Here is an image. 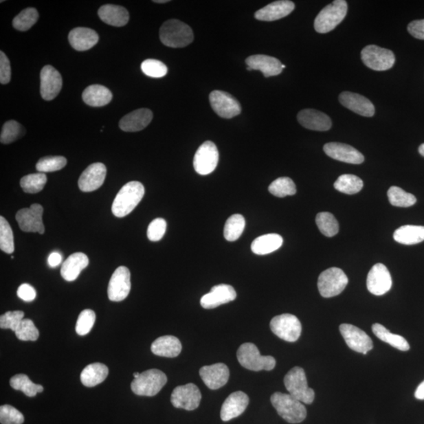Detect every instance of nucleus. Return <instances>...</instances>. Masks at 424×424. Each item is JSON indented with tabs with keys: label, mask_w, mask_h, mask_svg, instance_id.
Segmentation results:
<instances>
[{
	"label": "nucleus",
	"mask_w": 424,
	"mask_h": 424,
	"mask_svg": "<svg viewBox=\"0 0 424 424\" xmlns=\"http://www.w3.org/2000/svg\"><path fill=\"white\" fill-rule=\"evenodd\" d=\"M271 331L287 342L293 343L298 340L302 333V326L298 317L290 313L274 317L271 324Z\"/></svg>",
	"instance_id": "9"
},
{
	"label": "nucleus",
	"mask_w": 424,
	"mask_h": 424,
	"mask_svg": "<svg viewBox=\"0 0 424 424\" xmlns=\"http://www.w3.org/2000/svg\"><path fill=\"white\" fill-rule=\"evenodd\" d=\"M282 69H285V65H282Z\"/></svg>",
	"instance_id": "64"
},
{
	"label": "nucleus",
	"mask_w": 424,
	"mask_h": 424,
	"mask_svg": "<svg viewBox=\"0 0 424 424\" xmlns=\"http://www.w3.org/2000/svg\"><path fill=\"white\" fill-rule=\"evenodd\" d=\"M218 148L214 142L207 141L198 148L194 158V167L197 174L208 175L216 170L219 164Z\"/></svg>",
	"instance_id": "11"
},
{
	"label": "nucleus",
	"mask_w": 424,
	"mask_h": 424,
	"mask_svg": "<svg viewBox=\"0 0 424 424\" xmlns=\"http://www.w3.org/2000/svg\"><path fill=\"white\" fill-rule=\"evenodd\" d=\"M25 134V129L19 122L15 120H10L3 126L0 142L3 144H10L20 139Z\"/></svg>",
	"instance_id": "46"
},
{
	"label": "nucleus",
	"mask_w": 424,
	"mask_h": 424,
	"mask_svg": "<svg viewBox=\"0 0 424 424\" xmlns=\"http://www.w3.org/2000/svg\"><path fill=\"white\" fill-rule=\"evenodd\" d=\"M297 119L299 123L306 129L326 131L332 128V120L328 115L316 109L302 110L297 115Z\"/></svg>",
	"instance_id": "25"
},
{
	"label": "nucleus",
	"mask_w": 424,
	"mask_h": 424,
	"mask_svg": "<svg viewBox=\"0 0 424 424\" xmlns=\"http://www.w3.org/2000/svg\"><path fill=\"white\" fill-rule=\"evenodd\" d=\"M131 287V273L129 268L118 267L109 280V299L113 302L124 300L130 293Z\"/></svg>",
	"instance_id": "16"
},
{
	"label": "nucleus",
	"mask_w": 424,
	"mask_h": 424,
	"mask_svg": "<svg viewBox=\"0 0 424 424\" xmlns=\"http://www.w3.org/2000/svg\"><path fill=\"white\" fill-rule=\"evenodd\" d=\"M372 329L377 338L382 340L383 342L392 346L393 348L401 351H407L410 349L409 343L404 337L399 335L392 334L382 324H374Z\"/></svg>",
	"instance_id": "37"
},
{
	"label": "nucleus",
	"mask_w": 424,
	"mask_h": 424,
	"mask_svg": "<svg viewBox=\"0 0 424 424\" xmlns=\"http://www.w3.org/2000/svg\"><path fill=\"white\" fill-rule=\"evenodd\" d=\"M339 331L349 348L357 353L366 355L373 348L372 339L359 328L350 324H342Z\"/></svg>",
	"instance_id": "15"
},
{
	"label": "nucleus",
	"mask_w": 424,
	"mask_h": 424,
	"mask_svg": "<svg viewBox=\"0 0 424 424\" xmlns=\"http://www.w3.org/2000/svg\"><path fill=\"white\" fill-rule=\"evenodd\" d=\"M247 67L260 70L265 77L278 76L282 73V64L280 60L268 55L256 54L245 60Z\"/></svg>",
	"instance_id": "26"
},
{
	"label": "nucleus",
	"mask_w": 424,
	"mask_h": 424,
	"mask_svg": "<svg viewBox=\"0 0 424 424\" xmlns=\"http://www.w3.org/2000/svg\"><path fill=\"white\" fill-rule=\"evenodd\" d=\"M144 194V186L140 181H132L125 184L115 197L113 214L118 218L128 216L139 205Z\"/></svg>",
	"instance_id": "1"
},
{
	"label": "nucleus",
	"mask_w": 424,
	"mask_h": 424,
	"mask_svg": "<svg viewBox=\"0 0 424 424\" xmlns=\"http://www.w3.org/2000/svg\"><path fill=\"white\" fill-rule=\"evenodd\" d=\"M19 298L25 302H32L36 299V291L32 285L22 284L16 291Z\"/></svg>",
	"instance_id": "56"
},
{
	"label": "nucleus",
	"mask_w": 424,
	"mask_h": 424,
	"mask_svg": "<svg viewBox=\"0 0 424 424\" xmlns=\"http://www.w3.org/2000/svg\"><path fill=\"white\" fill-rule=\"evenodd\" d=\"M168 382L167 376L161 370L153 368L143 372L131 384L132 392L140 396L153 397L157 395Z\"/></svg>",
	"instance_id": "7"
},
{
	"label": "nucleus",
	"mask_w": 424,
	"mask_h": 424,
	"mask_svg": "<svg viewBox=\"0 0 424 424\" xmlns=\"http://www.w3.org/2000/svg\"><path fill=\"white\" fill-rule=\"evenodd\" d=\"M109 375V368L102 363H93L85 368L80 374V381L85 387L93 388L102 383Z\"/></svg>",
	"instance_id": "35"
},
{
	"label": "nucleus",
	"mask_w": 424,
	"mask_h": 424,
	"mask_svg": "<svg viewBox=\"0 0 424 424\" xmlns=\"http://www.w3.org/2000/svg\"><path fill=\"white\" fill-rule=\"evenodd\" d=\"M388 199L393 206L408 208L414 205L416 198L398 186H392L388 192Z\"/></svg>",
	"instance_id": "42"
},
{
	"label": "nucleus",
	"mask_w": 424,
	"mask_h": 424,
	"mask_svg": "<svg viewBox=\"0 0 424 424\" xmlns=\"http://www.w3.org/2000/svg\"><path fill=\"white\" fill-rule=\"evenodd\" d=\"M98 40V33L89 27H75L69 34L71 46L78 52H85L95 47Z\"/></svg>",
	"instance_id": "29"
},
{
	"label": "nucleus",
	"mask_w": 424,
	"mask_h": 424,
	"mask_svg": "<svg viewBox=\"0 0 424 424\" xmlns=\"http://www.w3.org/2000/svg\"><path fill=\"white\" fill-rule=\"evenodd\" d=\"M43 207L38 203H33L30 208L21 209L16 212V220L24 232L43 234L45 227L43 223Z\"/></svg>",
	"instance_id": "12"
},
{
	"label": "nucleus",
	"mask_w": 424,
	"mask_h": 424,
	"mask_svg": "<svg viewBox=\"0 0 424 424\" xmlns=\"http://www.w3.org/2000/svg\"><path fill=\"white\" fill-rule=\"evenodd\" d=\"M107 172L106 165L102 163L91 164L80 175L78 181L80 190L88 192L100 188L106 179Z\"/></svg>",
	"instance_id": "20"
},
{
	"label": "nucleus",
	"mask_w": 424,
	"mask_h": 424,
	"mask_svg": "<svg viewBox=\"0 0 424 424\" xmlns=\"http://www.w3.org/2000/svg\"><path fill=\"white\" fill-rule=\"evenodd\" d=\"M154 3H169V0H155V1H153Z\"/></svg>",
	"instance_id": "61"
},
{
	"label": "nucleus",
	"mask_w": 424,
	"mask_h": 424,
	"mask_svg": "<svg viewBox=\"0 0 424 424\" xmlns=\"http://www.w3.org/2000/svg\"><path fill=\"white\" fill-rule=\"evenodd\" d=\"M10 384L11 388L16 390H21L27 397H35L38 393L43 392V387L41 385L33 383L25 374H18L14 376L10 379Z\"/></svg>",
	"instance_id": "38"
},
{
	"label": "nucleus",
	"mask_w": 424,
	"mask_h": 424,
	"mask_svg": "<svg viewBox=\"0 0 424 424\" xmlns=\"http://www.w3.org/2000/svg\"><path fill=\"white\" fill-rule=\"evenodd\" d=\"M269 192L275 197L283 198L296 194V187L294 181L288 177L278 178L269 185Z\"/></svg>",
	"instance_id": "44"
},
{
	"label": "nucleus",
	"mask_w": 424,
	"mask_h": 424,
	"mask_svg": "<svg viewBox=\"0 0 424 424\" xmlns=\"http://www.w3.org/2000/svg\"><path fill=\"white\" fill-rule=\"evenodd\" d=\"M113 93L107 87L102 85H93L87 87L82 92V100L93 107L107 106L112 101Z\"/></svg>",
	"instance_id": "33"
},
{
	"label": "nucleus",
	"mask_w": 424,
	"mask_h": 424,
	"mask_svg": "<svg viewBox=\"0 0 424 424\" xmlns=\"http://www.w3.org/2000/svg\"><path fill=\"white\" fill-rule=\"evenodd\" d=\"M295 9V3L289 0H280L266 5L258 10L255 14L257 20L263 21H274L285 18Z\"/></svg>",
	"instance_id": "28"
},
{
	"label": "nucleus",
	"mask_w": 424,
	"mask_h": 424,
	"mask_svg": "<svg viewBox=\"0 0 424 424\" xmlns=\"http://www.w3.org/2000/svg\"><path fill=\"white\" fill-rule=\"evenodd\" d=\"M143 73L152 78H161L167 75L168 67L161 60L146 59L141 65Z\"/></svg>",
	"instance_id": "49"
},
{
	"label": "nucleus",
	"mask_w": 424,
	"mask_h": 424,
	"mask_svg": "<svg viewBox=\"0 0 424 424\" xmlns=\"http://www.w3.org/2000/svg\"><path fill=\"white\" fill-rule=\"evenodd\" d=\"M271 401L278 415L284 421L299 423L306 419V407L291 394L276 392L271 396Z\"/></svg>",
	"instance_id": "3"
},
{
	"label": "nucleus",
	"mask_w": 424,
	"mask_h": 424,
	"mask_svg": "<svg viewBox=\"0 0 424 424\" xmlns=\"http://www.w3.org/2000/svg\"><path fill=\"white\" fill-rule=\"evenodd\" d=\"M211 107L220 118L231 119L241 113V107L238 100L229 93L213 91L209 96Z\"/></svg>",
	"instance_id": "13"
},
{
	"label": "nucleus",
	"mask_w": 424,
	"mask_h": 424,
	"mask_svg": "<svg viewBox=\"0 0 424 424\" xmlns=\"http://www.w3.org/2000/svg\"><path fill=\"white\" fill-rule=\"evenodd\" d=\"M316 224L321 233L328 238H332L339 233V223L331 213H318L316 217Z\"/></svg>",
	"instance_id": "41"
},
{
	"label": "nucleus",
	"mask_w": 424,
	"mask_h": 424,
	"mask_svg": "<svg viewBox=\"0 0 424 424\" xmlns=\"http://www.w3.org/2000/svg\"><path fill=\"white\" fill-rule=\"evenodd\" d=\"M348 284V276L337 267L326 269L320 274L317 280L319 293L324 298H331L342 293Z\"/></svg>",
	"instance_id": "8"
},
{
	"label": "nucleus",
	"mask_w": 424,
	"mask_h": 424,
	"mask_svg": "<svg viewBox=\"0 0 424 424\" xmlns=\"http://www.w3.org/2000/svg\"><path fill=\"white\" fill-rule=\"evenodd\" d=\"M247 70L252 71V69L250 67H247Z\"/></svg>",
	"instance_id": "63"
},
{
	"label": "nucleus",
	"mask_w": 424,
	"mask_h": 424,
	"mask_svg": "<svg viewBox=\"0 0 424 424\" xmlns=\"http://www.w3.org/2000/svg\"><path fill=\"white\" fill-rule=\"evenodd\" d=\"M284 386L289 394L302 403L310 405L315 398V390L308 387L307 379L304 368L295 367L286 374L284 379Z\"/></svg>",
	"instance_id": "6"
},
{
	"label": "nucleus",
	"mask_w": 424,
	"mask_h": 424,
	"mask_svg": "<svg viewBox=\"0 0 424 424\" xmlns=\"http://www.w3.org/2000/svg\"><path fill=\"white\" fill-rule=\"evenodd\" d=\"M236 298V293L232 286L222 284L214 286L210 293L203 295L201 300V305L205 309H214L223 304H228Z\"/></svg>",
	"instance_id": "21"
},
{
	"label": "nucleus",
	"mask_w": 424,
	"mask_h": 424,
	"mask_svg": "<svg viewBox=\"0 0 424 424\" xmlns=\"http://www.w3.org/2000/svg\"><path fill=\"white\" fill-rule=\"evenodd\" d=\"M89 264L88 257L82 252H76L69 256L60 269L62 277L67 282H74L80 274Z\"/></svg>",
	"instance_id": "31"
},
{
	"label": "nucleus",
	"mask_w": 424,
	"mask_h": 424,
	"mask_svg": "<svg viewBox=\"0 0 424 424\" xmlns=\"http://www.w3.org/2000/svg\"><path fill=\"white\" fill-rule=\"evenodd\" d=\"M194 38L190 26L177 19L165 21L159 30V38L168 47H186L194 41Z\"/></svg>",
	"instance_id": "2"
},
{
	"label": "nucleus",
	"mask_w": 424,
	"mask_h": 424,
	"mask_svg": "<svg viewBox=\"0 0 424 424\" xmlns=\"http://www.w3.org/2000/svg\"><path fill=\"white\" fill-rule=\"evenodd\" d=\"M11 78L10 60L3 52H0V82L8 85Z\"/></svg>",
	"instance_id": "55"
},
{
	"label": "nucleus",
	"mask_w": 424,
	"mask_h": 424,
	"mask_svg": "<svg viewBox=\"0 0 424 424\" xmlns=\"http://www.w3.org/2000/svg\"><path fill=\"white\" fill-rule=\"evenodd\" d=\"M415 397L419 400H424V381L417 388L415 392Z\"/></svg>",
	"instance_id": "59"
},
{
	"label": "nucleus",
	"mask_w": 424,
	"mask_h": 424,
	"mask_svg": "<svg viewBox=\"0 0 424 424\" xmlns=\"http://www.w3.org/2000/svg\"><path fill=\"white\" fill-rule=\"evenodd\" d=\"M181 344L173 335L159 337L152 344L151 351L157 356L165 357H178L181 351Z\"/></svg>",
	"instance_id": "32"
},
{
	"label": "nucleus",
	"mask_w": 424,
	"mask_h": 424,
	"mask_svg": "<svg viewBox=\"0 0 424 424\" xmlns=\"http://www.w3.org/2000/svg\"><path fill=\"white\" fill-rule=\"evenodd\" d=\"M66 164L67 159L64 157H46L37 162L36 170L41 173L57 172L64 168Z\"/></svg>",
	"instance_id": "48"
},
{
	"label": "nucleus",
	"mask_w": 424,
	"mask_h": 424,
	"mask_svg": "<svg viewBox=\"0 0 424 424\" xmlns=\"http://www.w3.org/2000/svg\"><path fill=\"white\" fill-rule=\"evenodd\" d=\"M201 394L199 388L194 383L175 388L170 397V401L175 408L187 411L194 410L199 407Z\"/></svg>",
	"instance_id": "14"
},
{
	"label": "nucleus",
	"mask_w": 424,
	"mask_h": 424,
	"mask_svg": "<svg viewBox=\"0 0 424 424\" xmlns=\"http://www.w3.org/2000/svg\"><path fill=\"white\" fill-rule=\"evenodd\" d=\"M236 357L241 366L251 371H271L276 366L274 357L261 355L257 346L251 343L241 345Z\"/></svg>",
	"instance_id": "4"
},
{
	"label": "nucleus",
	"mask_w": 424,
	"mask_h": 424,
	"mask_svg": "<svg viewBox=\"0 0 424 424\" xmlns=\"http://www.w3.org/2000/svg\"><path fill=\"white\" fill-rule=\"evenodd\" d=\"M364 183L357 176L346 174L339 176L334 183L335 189L345 194L353 195L359 192Z\"/></svg>",
	"instance_id": "39"
},
{
	"label": "nucleus",
	"mask_w": 424,
	"mask_h": 424,
	"mask_svg": "<svg viewBox=\"0 0 424 424\" xmlns=\"http://www.w3.org/2000/svg\"><path fill=\"white\" fill-rule=\"evenodd\" d=\"M200 376L209 389L217 390L225 386L229 381L230 370L223 363L203 366L200 370Z\"/></svg>",
	"instance_id": "22"
},
{
	"label": "nucleus",
	"mask_w": 424,
	"mask_h": 424,
	"mask_svg": "<svg viewBox=\"0 0 424 424\" xmlns=\"http://www.w3.org/2000/svg\"><path fill=\"white\" fill-rule=\"evenodd\" d=\"M408 31L412 36L424 41V19L410 22Z\"/></svg>",
	"instance_id": "57"
},
{
	"label": "nucleus",
	"mask_w": 424,
	"mask_h": 424,
	"mask_svg": "<svg viewBox=\"0 0 424 424\" xmlns=\"http://www.w3.org/2000/svg\"><path fill=\"white\" fill-rule=\"evenodd\" d=\"M419 153L421 156L424 157V143L419 147Z\"/></svg>",
	"instance_id": "60"
},
{
	"label": "nucleus",
	"mask_w": 424,
	"mask_h": 424,
	"mask_svg": "<svg viewBox=\"0 0 424 424\" xmlns=\"http://www.w3.org/2000/svg\"><path fill=\"white\" fill-rule=\"evenodd\" d=\"M63 87V77L52 65H46L41 71V95L44 100L52 101L58 96Z\"/></svg>",
	"instance_id": "18"
},
{
	"label": "nucleus",
	"mask_w": 424,
	"mask_h": 424,
	"mask_svg": "<svg viewBox=\"0 0 424 424\" xmlns=\"http://www.w3.org/2000/svg\"><path fill=\"white\" fill-rule=\"evenodd\" d=\"M392 287V279L386 266L382 263L374 265L368 274L367 288L370 293L383 295Z\"/></svg>",
	"instance_id": "17"
},
{
	"label": "nucleus",
	"mask_w": 424,
	"mask_h": 424,
	"mask_svg": "<svg viewBox=\"0 0 424 424\" xmlns=\"http://www.w3.org/2000/svg\"><path fill=\"white\" fill-rule=\"evenodd\" d=\"M324 151L329 157L341 162L360 164L365 161V157L361 153L353 146L344 144V143H327L324 146Z\"/></svg>",
	"instance_id": "19"
},
{
	"label": "nucleus",
	"mask_w": 424,
	"mask_h": 424,
	"mask_svg": "<svg viewBox=\"0 0 424 424\" xmlns=\"http://www.w3.org/2000/svg\"><path fill=\"white\" fill-rule=\"evenodd\" d=\"M167 230V222L162 218L153 220L148 225L147 236L148 240L153 242L161 241Z\"/></svg>",
	"instance_id": "54"
},
{
	"label": "nucleus",
	"mask_w": 424,
	"mask_h": 424,
	"mask_svg": "<svg viewBox=\"0 0 424 424\" xmlns=\"http://www.w3.org/2000/svg\"><path fill=\"white\" fill-rule=\"evenodd\" d=\"M96 320L95 311L90 309L82 311L77 319L76 332L80 335H85L91 332Z\"/></svg>",
	"instance_id": "50"
},
{
	"label": "nucleus",
	"mask_w": 424,
	"mask_h": 424,
	"mask_svg": "<svg viewBox=\"0 0 424 424\" xmlns=\"http://www.w3.org/2000/svg\"><path fill=\"white\" fill-rule=\"evenodd\" d=\"M24 312L21 311H8L0 317V328L11 329L15 332L23 321Z\"/></svg>",
	"instance_id": "53"
},
{
	"label": "nucleus",
	"mask_w": 424,
	"mask_h": 424,
	"mask_svg": "<svg viewBox=\"0 0 424 424\" xmlns=\"http://www.w3.org/2000/svg\"><path fill=\"white\" fill-rule=\"evenodd\" d=\"M282 245V236L277 234H268L258 236L253 241L251 249L256 255L264 256L278 250Z\"/></svg>",
	"instance_id": "34"
},
{
	"label": "nucleus",
	"mask_w": 424,
	"mask_h": 424,
	"mask_svg": "<svg viewBox=\"0 0 424 424\" xmlns=\"http://www.w3.org/2000/svg\"><path fill=\"white\" fill-rule=\"evenodd\" d=\"M394 239L400 244L412 245L424 241V227L407 225L395 230Z\"/></svg>",
	"instance_id": "36"
},
{
	"label": "nucleus",
	"mask_w": 424,
	"mask_h": 424,
	"mask_svg": "<svg viewBox=\"0 0 424 424\" xmlns=\"http://www.w3.org/2000/svg\"><path fill=\"white\" fill-rule=\"evenodd\" d=\"M14 333L16 337L22 341H36L40 335L35 324L30 319H23Z\"/></svg>",
	"instance_id": "51"
},
{
	"label": "nucleus",
	"mask_w": 424,
	"mask_h": 424,
	"mask_svg": "<svg viewBox=\"0 0 424 424\" xmlns=\"http://www.w3.org/2000/svg\"><path fill=\"white\" fill-rule=\"evenodd\" d=\"M47 181V175L44 173L31 174L21 179V187L27 194H37L45 186Z\"/></svg>",
	"instance_id": "43"
},
{
	"label": "nucleus",
	"mask_w": 424,
	"mask_h": 424,
	"mask_svg": "<svg viewBox=\"0 0 424 424\" xmlns=\"http://www.w3.org/2000/svg\"><path fill=\"white\" fill-rule=\"evenodd\" d=\"M98 16L101 20L109 25L122 27L129 21L128 10L121 5L107 4L98 10Z\"/></svg>",
	"instance_id": "30"
},
{
	"label": "nucleus",
	"mask_w": 424,
	"mask_h": 424,
	"mask_svg": "<svg viewBox=\"0 0 424 424\" xmlns=\"http://www.w3.org/2000/svg\"><path fill=\"white\" fill-rule=\"evenodd\" d=\"M38 13L36 9L30 8L21 11L13 20V26L15 30L25 32L31 29L36 23Z\"/></svg>",
	"instance_id": "45"
},
{
	"label": "nucleus",
	"mask_w": 424,
	"mask_h": 424,
	"mask_svg": "<svg viewBox=\"0 0 424 424\" xmlns=\"http://www.w3.org/2000/svg\"><path fill=\"white\" fill-rule=\"evenodd\" d=\"M25 418L14 407L4 405L0 407V423L1 424H22Z\"/></svg>",
	"instance_id": "52"
},
{
	"label": "nucleus",
	"mask_w": 424,
	"mask_h": 424,
	"mask_svg": "<svg viewBox=\"0 0 424 424\" xmlns=\"http://www.w3.org/2000/svg\"><path fill=\"white\" fill-rule=\"evenodd\" d=\"M0 249L7 254H12L14 252L13 231L3 216L0 217Z\"/></svg>",
	"instance_id": "47"
},
{
	"label": "nucleus",
	"mask_w": 424,
	"mask_h": 424,
	"mask_svg": "<svg viewBox=\"0 0 424 424\" xmlns=\"http://www.w3.org/2000/svg\"><path fill=\"white\" fill-rule=\"evenodd\" d=\"M361 60L368 68L375 71H386L392 69L395 63L394 54L390 49L376 45L363 48Z\"/></svg>",
	"instance_id": "10"
},
{
	"label": "nucleus",
	"mask_w": 424,
	"mask_h": 424,
	"mask_svg": "<svg viewBox=\"0 0 424 424\" xmlns=\"http://www.w3.org/2000/svg\"><path fill=\"white\" fill-rule=\"evenodd\" d=\"M249 404V398L243 392H236L229 395L224 401L220 416L223 421L227 422L241 416Z\"/></svg>",
	"instance_id": "24"
},
{
	"label": "nucleus",
	"mask_w": 424,
	"mask_h": 424,
	"mask_svg": "<svg viewBox=\"0 0 424 424\" xmlns=\"http://www.w3.org/2000/svg\"><path fill=\"white\" fill-rule=\"evenodd\" d=\"M348 3L344 0H335L326 5L317 14L315 21V29L318 33H328L335 29L344 21L348 14Z\"/></svg>",
	"instance_id": "5"
},
{
	"label": "nucleus",
	"mask_w": 424,
	"mask_h": 424,
	"mask_svg": "<svg viewBox=\"0 0 424 424\" xmlns=\"http://www.w3.org/2000/svg\"><path fill=\"white\" fill-rule=\"evenodd\" d=\"M245 227V219L241 214H236L231 216L224 227V236L225 240L234 242L240 238L244 232Z\"/></svg>",
	"instance_id": "40"
},
{
	"label": "nucleus",
	"mask_w": 424,
	"mask_h": 424,
	"mask_svg": "<svg viewBox=\"0 0 424 424\" xmlns=\"http://www.w3.org/2000/svg\"><path fill=\"white\" fill-rule=\"evenodd\" d=\"M339 100L344 107L362 117L372 118L375 114L373 104L359 93L344 91L340 93Z\"/></svg>",
	"instance_id": "23"
},
{
	"label": "nucleus",
	"mask_w": 424,
	"mask_h": 424,
	"mask_svg": "<svg viewBox=\"0 0 424 424\" xmlns=\"http://www.w3.org/2000/svg\"><path fill=\"white\" fill-rule=\"evenodd\" d=\"M140 374H141V373H140V372H135V373L133 374V376H134L135 379L139 378V377H140Z\"/></svg>",
	"instance_id": "62"
},
{
	"label": "nucleus",
	"mask_w": 424,
	"mask_h": 424,
	"mask_svg": "<svg viewBox=\"0 0 424 424\" xmlns=\"http://www.w3.org/2000/svg\"><path fill=\"white\" fill-rule=\"evenodd\" d=\"M63 261V256L60 254V253L57 252H52L51 255L49 256L47 263L49 267H57L60 265V263Z\"/></svg>",
	"instance_id": "58"
},
{
	"label": "nucleus",
	"mask_w": 424,
	"mask_h": 424,
	"mask_svg": "<svg viewBox=\"0 0 424 424\" xmlns=\"http://www.w3.org/2000/svg\"><path fill=\"white\" fill-rule=\"evenodd\" d=\"M153 114L150 109H140L126 114L120 120V129L126 132H137L145 129L151 123Z\"/></svg>",
	"instance_id": "27"
}]
</instances>
